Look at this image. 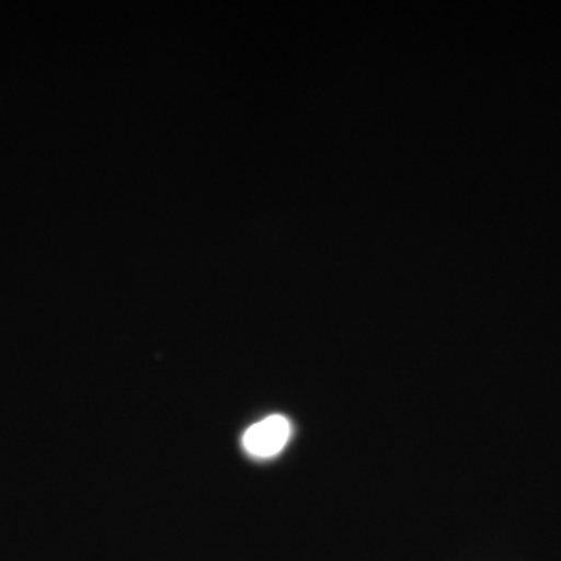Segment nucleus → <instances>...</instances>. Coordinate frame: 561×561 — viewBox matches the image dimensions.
I'll return each instance as SVG.
<instances>
[{
    "mask_svg": "<svg viewBox=\"0 0 561 561\" xmlns=\"http://www.w3.org/2000/svg\"><path fill=\"white\" fill-rule=\"evenodd\" d=\"M290 423L286 416L272 415L253 424L243 435V448L261 459L276 456L283 451L290 438Z\"/></svg>",
    "mask_w": 561,
    "mask_h": 561,
    "instance_id": "nucleus-1",
    "label": "nucleus"
}]
</instances>
